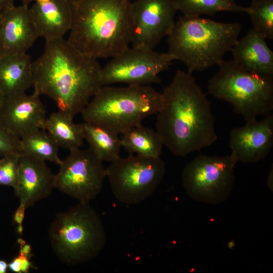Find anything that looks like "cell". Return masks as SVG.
Returning <instances> with one entry per match:
<instances>
[{
	"label": "cell",
	"instance_id": "cell-1",
	"mask_svg": "<svg viewBox=\"0 0 273 273\" xmlns=\"http://www.w3.org/2000/svg\"><path fill=\"white\" fill-rule=\"evenodd\" d=\"M97 59L83 53L63 38L46 41L42 54L33 61V86L56 104L69 117L81 113L103 86Z\"/></svg>",
	"mask_w": 273,
	"mask_h": 273
},
{
	"label": "cell",
	"instance_id": "cell-2",
	"mask_svg": "<svg viewBox=\"0 0 273 273\" xmlns=\"http://www.w3.org/2000/svg\"><path fill=\"white\" fill-rule=\"evenodd\" d=\"M161 96L156 131L173 154L185 156L217 140L211 102L191 74L177 70Z\"/></svg>",
	"mask_w": 273,
	"mask_h": 273
},
{
	"label": "cell",
	"instance_id": "cell-3",
	"mask_svg": "<svg viewBox=\"0 0 273 273\" xmlns=\"http://www.w3.org/2000/svg\"><path fill=\"white\" fill-rule=\"evenodd\" d=\"M72 23L67 40L97 59L112 58L131 44L130 0H71Z\"/></svg>",
	"mask_w": 273,
	"mask_h": 273
},
{
	"label": "cell",
	"instance_id": "cell-4",
	"mask_svg": "<svg viewBox=\"0 0 273 273\" xmlns=\"http://www.w3.org/2000/svg\"><path fill=\"white\" fill-rule=\"evenodd\" d=\"M241 25L183 16L167 36L168 52L191 74L218 65L238 40Z\"/></svg>",
	"mask_w": 273,
	"mask_h": 273
},
{
	"label": "cell",
	"instance_id": "cell-5",
	"mask_svg": "<svg viewBox=\"0 0 273 273\" xmlns=\"http://www.w3.org/2000/svg\"><path fill=\"white\" fill-rule=\"evenodd\" d=\"M161 93L149 85L103 86L81 114L84 122L98 124L123 134L156 114Z\"/></svg>",
	"mask_w": 273,
	"mask_h": 273
},
{
	"label": "cell",
	"instance_id": "cell-6",
	"mask_svg": "<svg viewBox=\"0 0 273 273\" xmlns=\"http://www.w3.org/2000/svg\"><path fill=\"white\" fill-rule=\"evenodd\" d=\"M49 236L56 256L68 265L95 258L106 241L102 219L89 203L79 202L68 211L58 213L50 226Z\"/></svg>",
	"mask_w": 273,
	"mask_h": 273
},
{
	"label": "cell",
	"instance_id": "cell-7",
	"mask_svg": "<svg viewBox=\"0 0 273 273\" xmlns=\"http://www.w3.org/2000/svg\"><path fill=\"white\" fill-rule=\"evenodd\" d=\"M218 65L217 73L208 81L210 94L231 104L246 121L271 114L272 79L248 72L233 60H222Z\"/></svg>",
	"mask_w": 273,
	"mask_h": 273
},
{
	"label": "cell",
	"instance_id": "cell-8",
	"mask_svg": "<svg viewBox=\"0 0 273 273\" xmlns=\"http://www.w3.org/2000/svg\"><path fill=\"white\" fill-rule=\"evenodd\" d=\"M106 172L115 198L132 205L142 202L154 192L164 177L166 167L160 157L130 153L111 162Z\"/></svg>",
	"mask_w": 273,
	"mask_h": 273
},
{
	"label": "cell",
	"instance_id": "cell-9",
	"mask_svg": "<svg viewBox=\"0 0 273 273\" xmlns=\"http://www.w3.org/2000/svg\"><path fill=\"white\" fill-rule=\"evenodd\" d=\"M236 161L231 155L200 154L189 162L181 173L182 184L193 200L209 204L223 202L235 183Z\"/></svg>",
	"mask_w": 273,
	"mask_h": 273
},
{
	"label": "cell",
	"instance_id": "cell-10",
	"mask_svg": "<svg viewBox=\"0 0 273 273\" xmlns=\"http://www.w3.org/2000/svg\"><path fill=\"white\" fill-rule=\"evenodd\" d=\"M175 58L168 52L128 47L113 57L102 68L103 86L122 83L148 85L161 81L159 74L168 69Z\"/></svg>",
	"mask_w": 273,
	"mask_h": 273
},
{
	"label": "cell",
	"instance_id": "cell-11",
	"mask_svg": "<svg viewBox=\"0 0 273 273\" xmlns=\"http://www.w3.org/2000/svg\"><path fill=\"white\" fill-rule=\"evenodd\" d=\"M59 165L55 188L82 203H89L101 192L106 168L89 148L70 151Z\"/></svg>",
	"mask_w": 273,
	"mask_h": 273
},
{
	"label": "cell",
	"instance_id": "cell-12",
	"mask_svg": "<svg viewBox=\"0 0 273 273\" xmlns=\"http://www.w3.org/2000/svg\"><path fill=\"white\" fill-rule=\"evenodd\" d=\"M177 11L173 0H135L132 3L131 47L153 50L171 32Z\"/></svg>",
	"mask_w": 273,
	"mask_h": 273
},
{
	"label": "cell",
	"instance_id": "cell-13",
	"mask_svg": "<svg viewBox=\"0 0 273 273\" xmlns=\"http://www.w3.org/2000/svg\"><path fill=\"white\" fill-rule=\"evenodd\" d=\"M273 146V115L253 119L230 132L231 155L237 162L253 163L264 159Z\"/></svg>",
	"mask_w": 273,
	"mask_h": 273
},
{
	"label": "cell",
	"instance_id": "cell-14",
	"mask_svg": "<svg viewBox=\"0 0 273 273\" xmlns=\"http://www.w3.org/2000/svg\"><path fill=\"white\" fill-rule=\"evenodd\" d=\"M40 95L34 90L5 98L0 111V125L18 139L37 130L43 129L45 107Z\"/></svg>",
	"mask_w": 273,
	"mask_h": 273
},
{
	"label": "cell",
	"instance_id": "cell-15",
	"mask_svg": "<svg viewBox=\"0 0 273 273\" xmlns=\"http://www.w3.org/2000/svg\"><path fill=\"white\" fill-rule=\"evenodd\" d=\"M55 182L54 174L44 161L20 154L17 181L13 188L20 203L27 208L52 193Z\"/></svg>",
	"mask_w": 273,
	"mask_h": 273
},
{
	"label": "cell",
	"instance_id": "cell-16",
	"mask_svg": "<svg viewBox=\"0 0 273 273\" xmlns=\"http://www.w3.org/2000/svg\"><path fill=\"white\" fill-rule=\"evenodd\" d=\"M1 21L3 56L26 53L39 37L29 7L14 5L2 10Z\"/></svg>",
	"mask_w": 273,
	"mask_h": 273
},
{
	"label": "cell",
	"instance_id": "cell-17",
	"mask_svg": "<svg viewBox=\"0 0 273 273\" xmlns=\"http://www.w3.org/2000/svg\"><path fill=\"white\" fill-rule=\"evenodd\" d=\"M39 37L47 40L63 38L72 23L68 0H36L29 8Z\"/></svg>",
	"mask_w": 273,
	"mask_h": 273
},
{
	"label": "cell",
	"instance_id": "cell-18",
	"mask_svg": "<svg viewBox=\"0 0 273 273\" xmlns=\"http://www.w3.org/2000/svg\"><path fill=\"white\" fill-rule=\"evenodd\" d=\"M253 29L233 47V61L251 73L272 79L273 52Z\"/></svg>",
	"mask_w": 273,
	"mask_h": 273
},
{
	"label": "cell",
	"instance_id": "cell-19",
	"mask_svg": "<svg viewBox=\"0 0 273 273\" xmlns=\"http://www.w3.org/2000/svg\"><path fill=\"white\" fill-rule=\"evenodd\" d=\"M32 64L27 53L0 58V92L5 98L25 93L33 85Z\"/></svg>",
	"mask_w": 273,
	"mask_h": 273
},
{
	"label": "cell",
	"instance_id": "cell-20",
	"mask_svg": "<svg viewBox=\"0 0 273 273\" xmlns=\"http://www.w3.org/2000/svg\"><path fill=\"white\" fill-rule=\"evenodd\" d=\"M84 140L103 162H111L120 157L122 145L119 134L101 125L81 123Z\"/></svg>",
	"mask_w": 273,
	"mask_h": 273
},
{
	"label": "cell",
	"instance_id": "cell-21",
	"mask_svg": "<svg viewBox=\"0 0 273 273\" xmlns=\"http://www.w3.org/2000/svg\"><path fill=\"white\" fill-rule=\"evenodd\" d=\"M43 129L55 140L59 147L69 151L80 148L84 144L81 124H76L72 119L58 111L47 117Z\"/></svg>",
	"mask_w": 273,
	"mask_h": 273
},
{
	"label": "cell",
	"instance_id": "cell-22",
	"mask_svg": "<svg viewBox=\"0 0 273 273\" xmlns=\"http://www.w3.org/2000/svg\"><path fill=\"white\" fill-rule=\"evenodd\" d=\"M122 147L129 153L148 157H158L163 143L157 131L142 124L122 134Z\"/></svg>",
	"mask_w": 273,
	"mask_h": 273
},
{
	"label": "cell",
	"instance_id": "cell-23",
	"mask_svg": "<svg viewBox=\"0 0 273 273\" xmlns=\"http://www.w3.org/2000/svg\"><path fill=\"white\" fill-rule=\"evenodd\" d=\"M59 148L55 140L43 129L33 131L19 140L21 154L31 156L58 165L62 161L59 156Z\"/></svg>",
	"mask_w": 273,
	"mask_h": 273
},
{
	"label": "cell",
	"instance_id": "cell-24",
	"mask_svg": "<svg viewBox=\"0 0 273 273\" xmlns=\"http://www.w3.org/2000/svg\"><path fill=\"white\" fill-rule=\"evenodd\" d=\"M177 11L183 16L200 17L202 15H214L217 12L229 11L248 14V7L237 4L235 0H173Z\"/></svg>",
	"mask_w": 273,
	"mask_h": 273
},
{
	"label": "cell",
	"instance_id": "cell-25",
	"mask_svg": "<svg viewBox=\"0 0 273 273\" xmlns=\"http://www.w3.org/2000/svg\"><path fill=\"white\" fill-rule=\"evenodd\" d=\"M253 30L264 39H273V0H252L248 7Z\"/></svg>",
	"mask_w": 273,
	"mask_h": 273
},
{
	"label": "cell",
	"instance_id": "cell-26",
	"mask_svg": "<svg viewBox=\"0 0 273 273\" xmlns=\"http://www.w3.org/2000/svg\"><path fill=\"white\" fill-rule=\"evenodd\" d=\"M20 153L0 157V186H15L18 178Z\"/></svg>",
	"mask_w": 273,
	"mask_h": 273
},
{
	"label": "cell",
	"instance_id": "cell-27",
	"mask_svg": "<svg viewBox=\"0 0 273 273\" xmlns=\"http://www.w3.org/2000/svg\"><path fill=\"white\" fill-rule=\"evenodd\" d=\"M19 140L0 125V157L20 153Z\"/></svg>",
	"mask_w": 273,
	"mask_h": 273
},
{
	"label": "cell",
	"instance_id": "cell-28",
	"mask_svg": "<svg viewBox=\"0 0 273 273\" xmlns=\"http://www.w3.org/2000/svg\"><path fill=\"white\" fill-rule=\"evenodd\" d=\"M35 267L30 258L19 254L8 263V269L15 273H28Z\"/></svg>",
	"mask_w": 273,
	"mask_h": 273
},
{
	"label": "cell",
	"instance_id": "cell-29",
	"mask_svg": "<svg viewBox=\"0 0 273 273\" xmlns=\"http://www.w3.org/2000/svg\"><path fill=\"white\" fill-rule=\"evenodd\" d=\"M26 206L22 203H20L15 210L13 216V222L17 224V232L21 235L23 232V222L25 214Z\"/></svg>",
	"mask_w": 273,
	"mask_h": 273
},
{
	"label": "cell",
	"instance_id": "cell-30",
	"mask_svg": "<svg viewBox=\"0 0 273 273\" xmlns=\"http://www.w3.org/2000/svg\"><path fill=\"white\" fill-rule=\"evenodd\" d=\"M17 242L20 246L19 254L31 258L32 254L31 253V248L30 245L27 244L25 241L21 238L18 239Z\"/></svg>",
	"mask_w": 273,
	"mask_h": 273
},
{
	"label": "cell",
	"instance_id": "cell-31",
	"mask_svg": "<svg viewBox=\"0 0 273 273\" xmlns=\"http://www.w3.org/2000/svg\"><path fill=\"white\" fill-rule=\"evenodd\" d=\"M15 0H0V10H3L14 6Z\"/></svg>",
	"mask_w": 273,
	"mask_h": 273
},
{
	"label": "cell",
	"instance_id": "cell-32",
	"mask_svg": "<svg viewBox=\"0 0 273 273\" xmlns=\"http://www.w3.org/2000/svg\"><path fill=\"white\" fill-rule=\"evenodd\" d=\"M8 270V263L4 260L0 259V273H6Z\"/></svg>",
	"mask_w": 273,
	"mask_h": 273
},
{
	"label": "cell",
	"instance_id": "cell-33",
	"mask_svg": "<svg viewBox=\"0 0 273 273\" xmlns=\"http://www.w3.org/2000/svg\"><path fill=\"white\" fill-rule=\"evenodd\" d=\"M1 13H2V10H0V58L3 56Z\"/></svg>",
	"mask_w": 273,
	"mask_h": 273
},
{
	"label": "cell",
	"instance_id": "cell-34",
	"mask_svg": "<svg viewBox=\"0 0 273 273\" xmlns=\"http://www.w3.org/2000/svg\"><path fill=\"white\" fill-rule=\"evenodd\" d=\"M36 0H21L22 5L25 6L29 7L30 3L34 2Z\"/></svg>",
	"mask_w": 273,
	"mask_h": 273
},
{
	"label": "cell",
	"instance_id": "cell-35",
	"mask_svg": "<svg viewBox=\"0 0 273 273\" xmlns=\"http://www.w3.org/2000/svg\"><path fill=\"white\" fill-rule=\"evenodd\" d=\"M5 98L3 94L0 92V111L3 105Z\"/></svg>",
	"mask_w": 273,
	"mask_h": 273
},
{
	"label": "cell",
	"instance_id": "cell-36",
	"mask_svg": "<svg viewBox=\"0 0 273 273\" xmlns=\"http://www.w3.org/2000/svg\"><path fill=\"white\" fill-rule=\"evenodd\" d=\"M68 1H70L71 0H68Z\"/></svg>",
	"mask_w": 273,
	"mask_h": 273
}]
</instances>
